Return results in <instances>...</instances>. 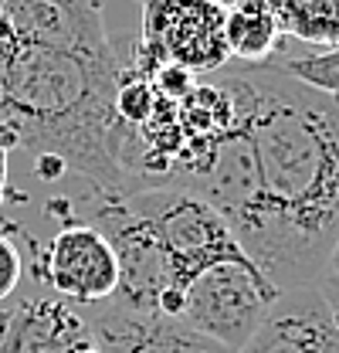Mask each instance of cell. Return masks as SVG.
Masks as SVG:
<instances>
[{
	"label": "cell",
	"instance_id": "obj_6",
	"mask_svg": "<svg viewBox=\"0 0 339 353\" xmlns=\"http://www.w3.org/2000/svg\"><path fill=\"white\" fill-rule=\"evenodd\" d=\"M34 262L41 282L68 306H102L119 292L116 248L95 224H65L44 248H34Z\"/></svg>",
	"mask_w": 339,
	"mask_h": 353
},
{
	"label": "cell",
	"instance_id": "obj_13",
	"mask_svg": "<svg viewBox=\"0 0 339 353\" xmlns=\"http://www.w3.org/2000/svg\"><path fill=\"white\" fill-rule=\"evenodd\" d=\"M146 79L153 82L156 95L167 99V102H183V99L190 95V88L197 85V79H194L187 68H176V65H156Z\"/></svg>",
	"mask_w": 339,
	"mask_h": 353
},
{
	"label": "cell",
	"instance_id": "obj_16",
	"mask_svg": "<svg viewBox=\"0 0 339 353\" xmlns=\"http://www.w3.org/2000/svg\"><path fill=\"white\" fill-rule=\"evenodd\" d=\"M319 289H322V296L329 299V306H333L336 323H339V275H322V279H319Z\"/></svg>",
	"mask_w": 339,
	"mask_h": 353
},
{
	"label": "cell",
	"instance_id": "obj_5",
	"mask_svg": "<svg viewBox=\"0 0 339 353\" xmlns=\"http://www.w3.org/2000/svg\"><path fill=\"white\" fill-rule=\"evenodd\" d=\"M278 299V289L254 262H224L207 268L187 285L183 323L211 336L224 350L238 353L261 326L265 312Z\"/></svg>",
	"mask_w": 339,
	"mask_h": 353
},
{
	"label": "cell",
	"instance_id": "obj_10",
	"mask_svg": "<svg viewBox=\"0 0 339 353\" xmlns=\"http://www.w3.org/2000/svg\"><path fill=\"white\" fill-rule=\"evenodd\" d=\"M224 41L231 58L245 65H265L282 41V28L268 0H231L224 17Z\"/></svg>",
	"mask_w": 339,
	"mask_h": 353
},
{
	"label": "cell",
	"instance_id": "obj_11",
	"mask_svg": "<svg viewBox=\"0 0 339 353\" xmlns=\"http://www.w3.org/2000/svg\"><path fill=\"white\" fill-rule=\"evenodd\" d=\"M268 7L278 17L282 34L322 51H339V0H268Z\"/></svg>",
	"mask_w": 339,
	"mask_h": 353
},
{
	"label": "cell",
	"instance_id": "obj_12",
	"mask_svg": "<svg viewBox=\"0 0 339 353\" xmlns=\"http://www.w3.org/2000/svg\"><path fill=\"white\" fill-rule=\"evenodd\" d=\"M285 72L296 75L298 82H305L309 88H316V92H322V95L339 102V51L292 58V61H285Z\"/></svg>",
	"mask_w": 339,
	"mask_h": 353
},
{
	"label": "cell",
	"instance_id": "obj_18",
	"mask_svg": "<svg viewBox=\"0 0 339 353\" xmlns=\"http://www.w3.org/2000/svg\"><path fill=\"white\" fill-rule=\"evenodd\" d=\"M75 353H102V350H99V347H95V340H92V343H85V347H79Z\"/></svg>",
	"mask_w": 339,
	"mask_h": 353
},
{
	"label": "cell",
	"instance_id": "obj_8",
	"mask_svg": "<svg viewBox=\"0 0 339 353\" xmlns=\"http://www.w3.org/2000/svg\"><path fill=\"white\" fill-rule=\"evenodd\" d=\"M102 353H231L183 319L160 312H136L116 299L82 312Z\"/></svg>",
	"mask_w": 339,
	"mask_h": 353
},
{
	"label": "cell",
	"instance_id": "obj_17",
	"mask_svg": "<svg viewBox=\"0 0 339 353\" xmlns=\"http://www.w3.org/2000/svg\"><path fill=\"white\" fill-rule=\"evenodd\" d=\"M326 275H339V241L333 245V252L326 259Z\"/></svg>",
	"mask_w": 339,
	"mask_h": 353
},
{
	"label": "cell",
	"instance_id": "obj_14",
	"mask_svg": "<svg viewBox=\"0 0 339 353\" xmlns=\"http://www.w3.org/2000/svg\"><path fill=\"white\" fill-rule=\"evenodd\" d=\"M24 279V255L10 234L0 231V303H7Z\"/></svg>",
	"mask_w": 339,
	"mask_h": 353
},
{
	"label": "cell",
	"instance_id": "obj_9",
	"mask_svg": "<svg viewBox=\"0 0 339 353\" xmlns=\"http://www.w3.org/2000/svg\"><path fill=\"white\" fill-rule=\"evenodd\" d=\"M92 343L79 309L58 296H31L0 309V353H75Z\"/></svg>",
	"mask_w": 339,
	"mask_h": 353
},
{
	"label": "cell",
	"instance_id": "obj_1",
	"mask_svg": "<svg viewBox=\"0 0 339 353\" xmlns=\"http://www.w3.org/2000/svg\"><path fill=\"white\" fill-rule=\"evenodd\" d=\"M129 54L109 38L99 0H0V132L126 194L116 88Z\"/></svg>",
	"mask_w": 339,
	"mask_h": 353
},
{
	"label": "cell",
	"instance_id": "obj_3",
	"mask_svg": "<svg viewBox=\"0 0 339 353\" xmlns=\"http://www.w3.org/2000/svg\"><path fill=\"white\" fill-rule=\"evenodd\" d=\"M129 201L153 224L163 255L173 268V282L180 289H187L214 265L251 262L238 245L234 231L227 228V221L204 197L180 187H153V190H132Z\"/></svg>",
	"mask_w": 339,
	"mask_h": 353
},
{
	"label": "cell",
	"instance_id": "obj_15",
	"mask_svg": "<svg viewBox=\"0 0 339 353\" xmlns=\"http://www.w3.org/2000/svg\"><path fill=\"white\" fill-rule=\"evenodd\" d=\"M10 150H17V146H14V139H10L7 132H0V211H3V201H7V174H10Z\"/></svg>",
	"mask_w": 339,
	"mask_h": 353
},
{
	"label": "cell",
	"instance_id": "obj_7",
	"mask_svg": "<svg viewBox=\"0 0 339 353\" xmlns=\"http://www.w3.org/2000/svg\"><path fill=\"white\" fill-rule=\"evenodd\" d=\"M238 353H339V323L316 285L278 292L261 326Z\"/></svg>",
	"mask_w": 339,
	"mask_h": 353
},
{
	"label": "cell",
	"instance_id": "obj_19",
	"mask_svg": "<svg viewBox=\"0 0 339 353\" xmlns=\"http://www.w3.org/2000/svg\"><path fill=\"white\" fill-rule=\"evenodd\" d=\"M143 3H146V0H143Z\"/></svg>",
	"mask_w": 339,
	"mask_h": 353
},
{
	"label": "cell",
	"instance_id": "obj_4",
	"mask_svg": "<svg viewBox=\"0 0 339 353\" xmlns=\"http://www.w3.org/2000/svg\"><path fill=\"white\" fill-rule=\"evenodd\" d=\"M224 0H146L143 31L132 44V68L150 75L156 65H176L190 75H214L227 68Z\"/></svg>",
	"mask_w": 339,
	"mask_h": 353
},
{
	"label": "cell",
	"instance_id": "obj_2",
	"mask_svg": "<svg viewBox=\"0 0 339 353\" xmlns=\"http://www.w3.org/2000/svg\"><path fill=\"white\" fill-rule=\"evenodd\" d=\"M214 75L254 167V204L234 238L278 292L316 285L339 241V102L271 61Z\"/></svg>",
	"mask_w": 339,
	"mask_h": 353
}]
</instances>
